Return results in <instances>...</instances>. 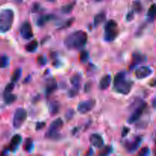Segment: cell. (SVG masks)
Listing matches in <instances>:
<instances>
[{"label": "cell", "mask_w": 156, "mask_h": 156, "mask_svg": "<svg viewBox=\"0 0 156 156\" xmlns=\"http://www.w3.org/2000/svg\"><path fill=\"white\" fill-rule=\"evenodd\" d=\"M87 34L84 30H77L69 34L64 40V45L70 50H80L87 42Z\"/></svg>", "instance_id": "cell-1"}, {"label": "cell", "mask_w": 156, "mask_h": 156, "mask_svg": "<svg viewBox=\"0 0 156 156\" xmlns=\"http://www.w3.org/2000/svg\"><path fill=\"white\" fill-rule=\"evenodd\" d=\"M113 86L116 92L122 94H127L131 91L132 87V82L127 80L125 78V73L120 72L115 76Z\"/></svg>", "instance_id": "cell-2"}, {"label": "cell", "mask_w": 156, "mask_h": 156, "mask_svg": "<svg viewBox=\"0 0 156 156\" xmlns=\"http://www.w3.org/2000/svg\"><path fill=\"white\" fill-rule=\"evenodd\" d=\"M14 21V12L12 9H2L0 11V33H6L12 27Z\"/></svg>", "instance_id": "cell-3"}, {"label": "cell", "mask_w": 156, "mask_h": 156, "mask_svg": "<svg viewBox=\"0 0 156 156\" xmlns=\"http://www.w3.org/2000/svg\"><path fill=\"white\" fill-rule=\"evenodd\" d=\"M119 34V27L116 21L110 20L104 26V40L107 42H112Z\"/></svg>", "instance_id": "cell-4"}, {"label": "cell", "mask_w": 156, "mask_h": 156, "mask_svg": "<svg viewBox=\"0 0 156 156\" xmlns=\"http://www.w3.org/2000/svg\"><path fill=\"white\" fill-rule=\"evenodd\" d=\"M64 126V122L61 118H58L54 120L49 126L47 132L46 133V137L48 139H54L58 136V133L60 132Z\"/></svg>", "instance_id": "cell-5"}, {"label": "cell", "mask_w": 156, "mask_h": 156, "mask_svg": "<svg viewBox=\"0 0 156 156\" xmlns=\"http://www.w3.org/2000/svg\"><path fill=\"white\" fill-rule=\"evenodd\" d=\"M27 118V112L23 108H18L15 111L13 117V126L15 129H18L25 122Z\"/></svg>", "instance_id": "cell-6"}, {"label": "cell", "mask_w": 156, "mask_h": 156, "mask_svg": "<svg viewBox=\"0 0 156 156\" xmlns=\"http://www.w3.org/2000/svg\"><path fill=\"white\" fill-rule=\"evenodd\" d=\"M95 105H96V101H95L94 99H89V100L87 101H83L77 106L78 112L82 114H87V113L90 112L94 108Z\"/></svg>", "instance_id": "cell-7"}, {"label": "cell", "mask_w": 156, "mask_h": 156, "mask_svg": "<svg viewBox=\"0 0 156 156\" xmlns=\"http://www.w3.org/2000/svg\"><path fill=\"white\" fill-rule=\"evenodd\" d=\"M146 106H147L146 104L143 103V102L139 104V106H138L137 108L133 111L132 114V115L130 116V117L128 118V123H135V122L137 121V120L142 117V114H143L145 108H146Z\"/></svg>", "instance_id": "cell-8"}, {"label": "cell", "mask_w": 156, "mask_h": 156, "mask_svg": "<svg viewBox=\"0 0 156 156\" xmlns=\"http://www.w3.org/2000/svg\"><path fill=\"white\" fill-rule=\"evenodd\" d=\"M20 33H21V37L25 40H29L33 37V31H32V26L28 21L23 23L21 29H20Z\"/></svg>", "instance_id": "cell-9"}, {"label": "cell", "mask_w": 156, "mask_h": 156, "mask_svg": "<svg viewBox=\"0 0 156 156\" xmlns=\"http://www.w3.org/2000/svg\"><path fill=\"white\" fill-rule=\"evenodd\" d=\"M152 73V70L148 66H142L139 67V68L136 69V72H135V75H136V77L139 79H145L148 76H149Z\"/></svg>", "instance_id": "cell-10"}, {"label": "cell", "mask_w": 156, "mask_h": 156, "mask_svg": "<svg viewBox=\"0 0 156 156\" xmlns=\"http://www.w3.org/2000/svg\"><path fill=\"white\" fill-rule=\"evenodd\" d=\"M90 142L94 147L101 148L103 146V139L100 135L97 133L92 134L90 136Z\"/></svg>", "instance_id": "cell-11"}, {"label": "cell", "mask_w": 156, "mask_h": 156, "mask_svg": "<svg viewBox=\"0 0 156 156\" xmlns=\"http://www.w3.org/2000/svg\"><path fill=\"white\" fill-rule=\"evenodd\" d=\"M58 88V85L55 81V79H50L47 80V84H46L45 87V92L47 95H50L52 93L54 92Z\"/></svg>", "instance_id": "cell-12"}, {"label": "cell", "mask_w": 156, "mask_h": 156, "mask_svg": "<svg viewBox=\"0 0 156 156\" xmlns=\"http://www.w3.org/2000/svg\"><path fill=\"white\" fill-rule=\"evenodd\" d=\"M141 143H142V138L141 137H136L134 140V141L131 142V143H128L126 145V149L128 152H134L139 149V146H140Z\"/></svg>", "instance_id": "cell-13"}, {"label": "cell", "mask_w": 156, "mask_h": 156, "mask_svg": "<svg viewBox=\"0 0 156 156\" xmlns=\"http://www.w3.org/2000/svg\"><path fill=\"white\" fill-rule=\"evenodd\" d=\"M110 82H111V76H110V75H106V76H104L100 79V82H99V88H100V89H106L110 86Z\"/></svg>", "instance_id": "cell-14"}, {"label": "cell", "mask_w": 156, "mask_h": 156, "mask_svg": "<svg viewBox=\"0 0 156 156\" xmlns=\"http://www.w3.org/2000/svg\"><path fill=\"white\" fill-rule=\"evenodd\" d=\"M21 142V136L20 135H15L12 137V140H11L10 143V149L12 151H15V149L18 148V146H19V144Z\"/></svg>", "instance_id": "cell-15"}, {"label": "cell", "mask_w": 156, "mask_h": 156, "mask_svg": "<svg viewBox=\"0 0 156 156\" xmlns=\"http://www.w3.org/2000/svg\"><path fill=\"white\" fill-rule=\"evenodd\" d=\"M144 60H145V57L139 54V53H134L132 56V62L131 66H130V69L135 68L138 64L141 63Z\"/></svg>", "instance_id": "cell-16"}, {"label": "cell", "mask_w": 156, "mask_h": 156, "mask_svg": "<svg viewBox=\"0 0 156 156\" xmlns=\"http://www.w3.org/2000/svg\"><path fill=\"white\" fill-rule=\"evenodd\" d=\"M70 82H71L73 88L80 90L81 83V76L80 75L76 74L70 78Z\"/></svg>", "instance_id": "cell-17"}, {"label": "cell", "mask_w": 156, "mask_h": 156, "mask_svg": "<svg viewBox=\"0 0 156 156\" xmlns=\"http://www.w3.org/2000/svg\"><path fill=\"white\" fill-rule=\"evenodd\" d=\"M105 20L106 14L104 13V12H100V13L97 14V15L94 17V20H93L94 26H99V24H102Z\"/></svg>", "instance_id": "cell-18"}, {"label": "cell", "mask_w": 156, "mask_h": 156, "mask_svg": "<svg viewBox=\"0 0 156 156\" xmlns=\"http://www.w3.org/2000/svg\"><path fill=\"white\" fill-rule=\"evenodd\" d=\"M147 17H148L149 21H153L156 18V5H151V7L149 8L147 13Z\"/></svg>", "instance_id": "cell-19"}, {"label": "cell", "mask_w": 156, "mask_h": 156, "mask_svg": "<svg viewBox=\"0 0 156 156\" xmlns=\"http://www.w3.org/2000/svg\"><path fill=\"white\" fill-rule=\"evenodd\" d=\"M38 45V41H37L36 40H34V41H31L30 43H28V44L26 45L25 50H27L28 52H29V53H33V52H35V50H37Z\"/></svg>", "instance_id": "cell-20"}, {"label": "cell", "mask_w": 156, "mask_h": 156, "mask_svg": "<svg viewBox=\"0 0 156 156\" xmlns=\"http://www.w3.org/2000/svg\"><path fill=\"white\" fill-rule=\"evenodd\" d=\"M49 110H50V113L51 115H55L58 113L60 110V105L58 101H53L50 103V106H49Z\"/></svg>", "instance_id": "cell-21"}, {"label": "cell", "mask_w": 156, "mask_h": 156, "mask_svg": "<svg viewBox=\"0 0 156 156\" xmlns=\"http://www.w3.org/2000/svg\"><path fill=\"white\" fill-rule=\"evenodd\" d=\"M52 18V15H42V16H40L39 18L37 19V24L38 26H43L47 22V21H50Z\"/></svg>", "instance_id": "cell-22"}, {"label": "cell", "mask_w": 156, "mask_h": 156, "mask_svg": "<svg viewBox=\"0 0 156 156\" xmlns=\"http://www.w3.org/2000/svg\"><path fill=\"white\" fill-rule=\"evenodd\" d=\"M16 96L15 94H12L11 93L9 94H4V99H5V102L8 105H10V104L13 103L15 102V101L16 100Z\"/></svg>", "instance_id": "cell-23"}, {"label": "cell", "mask_w": 156, "mask_h": 156, "mask_svg": "<svg viewBox=\"0 0 156 156\" xmlns=\"http://www.w3.org/2000/svg\"><path fill=\"white\" fill-rule=\"evenodd\" d=\"M21 76V69H17L15 70L14 72L13 75H12V82H16L19 80L20 77Z\"/></svg>", "instance_id": "cell-24"}, {"label": "cell", "mask_w": 156, "mask_h": 156, "mask_svg": "<svg viewBox=\"0 0 156 156\" xmlns=\"http://www.w3.org/2000/svg\"><path fill=\"white\" fill-rule=\"evenodd\" d=\"M9 64V59L6 56H0V68H6Z\"/></svg>", "instance_id": "cell-25"}, {"label": "cell", "mask_w": 156, "mask_h": 156, "mask_svg": "<svg viewBox=\"0 0 156 156\" xmlns=\"http://www.w3.org/2000/svg\"><path fill=\"white\" fill-rule=\"evenodd\" d=\"M24 150L28 152H30L33 149V141L31 139H27L24 142Z\"/></svg>", "instance_id": "cell-26"}, {"label": "cell", "mask_w": 156, "mask_h": 156, "mask_svg": "<svg viewBox=\"0 0 156 156\" xmlns=\"http://www.w3.org/2000/svg\"><path fill=\"white\" fill-rule=\"evenodd\" d=\"M73 6H74V4L66 5L63 6L62 9H61V11H62L63 13L69 14L72 12V10L73 9Z\"/></svg>", "instance_id": "cell-27"}, {"label": "cell", "mask_w": 156, "mask_h": 156, "mask_svg": "<svg viewBox=\"0 0 156 156\" xmlns=\"http://www.w3.org/2000/svg\"><path fill=\"white\" fill-rule=\"evenodd\" d=\"M133 12H140L142 11V4L139 1H135L133 2Z\"/></svg>", "instance_id": "cell-28"}, {"label": "cell", "mask_w": 156, "mask_h": 156, "mask_svg": "<svg viewBox=\"0 0 156 156\" xmlns=\"http://www.w3.org/2000/svg\"><path fill=\"white\" fill-rule=\"evenodd\" d=\"M14 88H15V83L14 82H10L9 84H8L7 85H6V88H5V91H4V94H9V93L12 92V91H13Z\"/></svg>", "instance_id": "cell-29"}, {"label": "cell", "mask_w": 156, "mask_h": 156, "mask_svg": "<svg viewBox=\"0 0 156 156\" xmlns=\"http://www.w3.org/2000/svg\"><path fill=\"white\" fill-rule=\"evenodd\" d=\"M88 53H87V51H82L80 53V60L81 62H85L87 60V59H88Z\"/></svg>", "instance_id": "cell-30"}, {"label": "cell", "mask_w": 156, "mask_h": 156, "mask_svg": "<svg viewBox=\"0 0 156 156\" xmlns=\"http://www.w3.org/2000/svg\"><path fill=\"white\" fill-rule=\"evenodd\" d=\"M38 64H40L41 66H44L47 62V59H46L44 56H40L38 58Z\"/></svg>", "instance_id": "cell-31"}, {"label": "cell", "mask_w": 156, "mask_h": 156, "mask_svg": "<svg viewBox=\"0 0 156 156\" xmlns=\"http://www.w3.org/2000/svg\"><path fill=\"white\" fill-rule=\"evenodd\" d=\"M149 154V149L148 148H143V149H142V150L139 152V155H142V156H145L147 155H148Z\"/></svg>", "instance_id": "cell-32"}, {"label": "cell", "mask_w": 156, "mask_h": 156, "mask_svg": "<svg viewBox=\"0 0 156 156\" xmlns=\"http://www.w3.org/2000/svg\"><path fill=\"white\" fill-rule=\"evenodd\" d=\"M110 152H111V148L109 147V146H106V147L104 148L103 150H102L99 154L102 155H109Z\"/></svg>", "instance_id": "cell-33"}, {"label": "cell", "mask_w": 156, "mask_h": 156, "mask_svg": "<svg viewBox=\"0 0 156 156\" xmlns=\"http://www.w3.org/2000/svg\"><path fill=\"white\" fill-rule=\"evenodd\" d=\"M73 21H74V18H70V19L67 20V21H66V23L64 24V26H63L62 27H63V28H65V27H69V26H70V24H71L72 23H73Z\"/></svg>", "instance_id": "cell-34"}, {"label": "cell", "mask_w": 156, "mask_h": 156, "mask_svg": "<svg viewBox=\"0 0 156 156\" xmlns=\"http://www.w3.org/2000/svg\"><path fill=\"white\" fill-rule=\"evenodd\" d=\"M134 18V12H130L129 13H128V15H127L126 16V20L128 21H132V20Z\"/></svg>", "instance_id": "cell-35"}, {"label": "cell", "mask_w": 156, "mask_h": 156, "mask_svg": "<svg viewBox=\"0 0 156 156\" xmlns=\"http://www.w3.org/2000/svg\"><path fill=\"white\" fill-rule=\"evenodd\" d=\"M44 126H45V123H43V122L42 123H37V126H36V129L37 130H39V129L44 128Z\"/></svg>", "instance_id": "cell-36"}, {"label": "cell", "mask_w": 156, "mask_h": 156, "mask_svg": "<svg viewBox=\"0 0 156 156\" xmlns=\"http://www.w3.org/2000/svg\"><path fill=\"white\" fill-rule=\"evenodd\" d=\"M128 131H129V129H128V128L123 127V129H122V137L125 136L128 133Z\"/></svg>", "instance_id": "cell-37"}, {"label": "cell", "mask_w": 156, "mask_h": 156, "mask_svg": "<svg viewBox=\"0 0 156 156\" xmlns=\"http://www.w3.org/2000/svg\"><path fill=\"white\" fill-rule=\"evenodd\" d=\"M38 7H39V5H38V4L35 5V6H34V9H33V11L32 12H38Z\"/></svg>", "instance_id": "cell-38"}, {"label": "cell", "mask_w": 156, "mask_h": 156, "mask_svg": "<svg viewBox=\"0 0 156 156\" xmlns=\"http://www.w3.org/2000/svg\"><path fill=\"white\" fill-rule=\"evenodd\" d=\"M152 106L154 108H156V98L153 99L152 101Z\"/></svg>", "instance_id": "cell-39"}, {"label": "cell", "mask_w": 156, "mask_h": 156, "mask_svg": "<svg viewBox=\"0 0 156 156\" xmlns=\"http://www.w3.org/2000/svg\"><path fill=\"white\" fill-rule=\"evenodd\" d=\"M151 85L153 87H156V79L151 82Z\"/></svg>", "instance_id": "cell-40"}, {"label": "cell", "mask_w": 156, "mask_h": 156, "mask_svg": "<svg viewBox=\"0 0 156 156\" xmlns=\"http://www.w3.org/2000/svg\"><path fill=\"white\" fill-rule=\"evenodd\" d=\"M47 1L50 2H55V1H56V0H47Z\"/></svg>", "instance_id": "cell-41"}, {"label": "cell", "mask_w": 156, "mask_h": 156, "mask_svg": "<svg viewBox=\"0 0 156 156\" xmlns=\"http://www.w3.org/2000/svg\"><path fill=\"white\" fill-rule=\"evenodd\" d=\"M95 1H96V2H102V1H103V0H95Z\"/></svg>", "instance_id": "cell-42"}, {"label": "cell", "mask_w": 156, "mask_h": 156, "mask_svg": "<svg viewBox=\"0 0 156 156\" xmlns=\"http://www.w3.org/2000/svg\"><path fill=\"white\" fill-rule=\"evenodd\" d=\"M155 143H156V141H155ZM155 155H156V147H155Z\"/></svg>", "instance_id": "cell-43"}]
</instances>
